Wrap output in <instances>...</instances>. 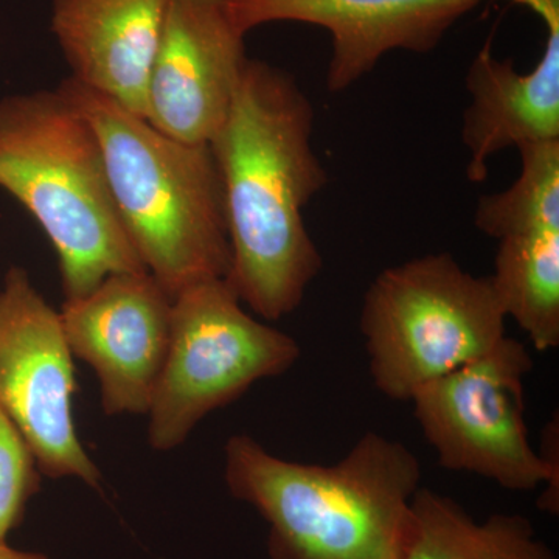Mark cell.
<instances>
[{
	"label": "cell",
	"instance_id": "4",
	"mask_svg": "<svg viewBox=\"0 0 559 559\" xmlns=\"http://www.w3.org/2000/svg\"><path fill=\"white\" fill-rule=\"evenodd\" d=\"M0 190L50 241L64 300L109 275L148 272L121 223L97 134L58 87L0 98Z\"/></svg>",
	"mask_w": 559,
	"mask_h": 559
},
{
	"label": "cell",
	"instance_id": "7",
	"mask_svg": "<svg viewBox=\"0 0 559 559\" xmlns=\"http://www.w3.org/2000/svg\"><path fill=\"white\" fill-rule=\"evenodd\" d=\"M533 359L506 336L481 358L423 385L414 414L440 466L495 480L511 491L543 487L539 509L559 513V474L530 444L524 380Z\"/></svg>",
	"mask_w": 559,
	"mask_h": 559
},
{
	"label": "cell",
	"instance_id": "9",
	"mask_svg": "<svg viewBox=\"0 0 559 559\" xmlns=\"http://www.w3.org/2000/svg\"><path fill=\"white\" fill-rule=\"evenodd\" d=\"M171 316L173 299L150 272L109 275L86 296L62 304L70 353L94 370L108 417L148 414Z\"/></svg>",
	"mask_w": 559,
	"mask_h": 559
},
{
	"label": "cell",
	"instance_id": "14",
	"mask_svg": "<svg viewBox=\"0 0 559 559\" xmlns=\"http://www.w3.org/2000/svg\"><path fill=\"white\" fill-rule=\"evenodd\" d=\"M401 559H557V555L521 514H491L479 522L450 496L419 488L412 500Z\"/></svg>",
	"mask_w": 559,
	"mask_h": 559
},
{
	"label": "cell",
	"instance_id": "17",
	"mask_svg": "<svg viewBox=\"0 0 559 559\" xmlns=\"http://www.w3.org/2000/svg\"><path fill=\"white\" fill-rule=\"evenodd\" d=\"M0 559H50L43 554L36 551H24L13 549L7 544V540H0Z\"/></svg>",
	"mask_w": 559,
	"mask_h": 559
},
{
	"label": "cell",
	"instance_id": "10",
	"mask_svg": "<svg viewBox=\"0 0 559 559\" xmlns=\"http://www.w3.org/2000/svg\"><path fill=\"white\" fill-rule=\"evenodd\" d=\"M245 38L226 0H170L145 119L180 142L209 145L229 116L248 64Z\"/></svg>",
	"mask_w": 559,
	"mask_h": 559
},
{
	"label": "cell",
	"instance_id": "6",
	"mask_svg": "<svg viewBox=\"0 0 559 559\" xmlns=\"http://www.w3.org/2000/svg\"><path fill=\"white\" fill-rule=\"evenodd\" d=\"M300 355L299 342L253 318L226 280L182 290L173 299L170 345L146 414L151 450H178L207 415L282 377Z\"/></svg>",
	"mask_w": 559,
	"mask_h": 559
},
{
	"label": "cell",
	"instance_id": "3",
	"mask_svg": "<svg viewBox=\"0 0 559 559\" xmlns=\"http://www.w3.org/2000/svg\"><path fill=\"white\" fill-rule=\"evenodd\" d=\"M58 90L94 128L124 230L168 296L226 278L229 235L210 145L173 139L76 81Z\"/></svg>",
	"mask_w": 559,
	"mask_h": 559
},
{
	"label": "cell",
	"instance_id": "15",
	"mask_svg": "<svg viewBox=\"0 0 559 559\" xmlns=\"http://www.w3.org/2000/svg\"><path fill=\"white\" fill-rule=\"evenodd\" d=\"M491 277L507 318L538 352L559 347V221L518 224L498 238Z\"/></svg>",
	"mask_w": 559,
	"mask_h": 559
},
{
	"label": "cell",
	"instance_id": "11",
	"mask_svg": "<svg viewBox=\"0 0 559 559\" xmlns=\"http://www.w3.org/2000/svg\"><path fill=\"white\" fill-rule=\"evenodd\" d=\"M481 0H226L245 35L272 22H301L330 32L326 90L344 92L393 50L428 53Z\"/></svg>",
	"mask_w": 559,
	"mask_h": 559
},
{
	"label": "cell",
	"instance_id": "13",
	"mask_svg": "<svg viewBox=\"0 0 559 559\" xmlns=\"http://www.w3.org/2000/svg\"><path fill=\"white\" fill-rule=\"evenodd\" d=\"M170 0H51L70 80L146 116V87Z\"/></svg>",
	"mask_w": 559,
	"mask_h": 559
},
{
	"label": "cell",
	"instance_id": "16",
	"mask_svg": "<svg viewBox=\"0 0 559 559\" xmlns=\"http://www.w3.org/2000/svg\"><path fill=\"white\" fill-rule=\"evenodd\" d=\"M40 476L31 444L0 411V540L20 525L27 503L39 491Z\"/></svg>",
	"mask_w": 559,
	"mask_h": 559
},
{
	"label": "cell",
	"instance_id": "8",
	"mask_svg": "<svg viewBox=\"0 0 559 559\" xmlns=\"http://www.w3.org/2000/svg\"><path fill=\"white\" fill-rule=\"evenodd\" d=\"M73 393L60 311L27 270L11 266L0 286V411L31 444L43 476L100 488L102 471L76 432Z\"/></svg>",
	"mask_w": 559,
	"mask_h": 559
},
{
	"label": "cell",
	"instance_id": "5",
	"mask_svg": "<svg viewBox=\"0 0 559 559\" xmlns=\"http://www.w3.org/2000/svg\"><path fill=\"white\" fill-rule=\"evenodd\" d=\"M507 319L491 277L469 274L450 253L382 271L360 310L374 388L411 401L423 385L491 352L507 336Z\"/></svg>",
	"mask_w": 559,
	"mask_h": 559
},
{
	"label": "cell",
	"instance_id": "12",
	"mask_svg": "<svg viewBox=\"0 0 559 559\" xmlns=\"http://www.w3.org/2000/svg\"><path fill=\"white\" fill-rule=\"evenodd\" d=\"M513 2L546 22V47L527 73L496 58L489 44L471 64L466 75L471 103L462 124L471 182L487 179L488 160L500 151L559 140V0Z\"/></svg>",
	"mask_w": 559,
	"mask_h": 559
},
{
	"label": "cell",
	"instance_id": "1",
	"mask_svg": "<svg viewBox=\"0 0 559 559\" xmlns=\"http://www.w3.org/2000/svg\"><path fill=\"white\" fill-rule=\"evenodd\" d=\"M312 128L314 109L296 79L249 58L229 116L209 143L229 235L224 280L266 322L293 314L323 266L304 218L329 182Z\"/></svg>",
	"mask_w": 559,
	"mask_h": 559
},
{
	"label": "cell",
	"instance_id": "2",
	"mask_svg": "<svg viewBox=\"0 0 559 559\" xmlns=\"http://www.w3.org/2000/svg\"><path fill=\"white\" fill-rule=\"evenodd\" d=\"M224 480L270 524V559H401L421 463L378 432L331 466L277 457L237 433L224 447Z\"/></svg>",
	"mask_w": 559,
	"mask_h": 559
}]
</instances>
